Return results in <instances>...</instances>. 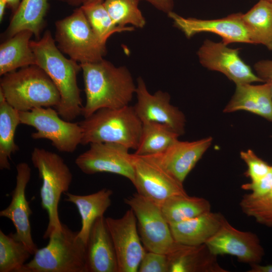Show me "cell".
<instances>
[{
  "instance_id": "20",
  "label": "cell",
  "mask_w": 272,
  "mask_h": 272,
  "mask_svg": "<svg viewBox=\"0 0 272 272\" xmlns=\"http://www.w3.org/2000/svg\"><path fill=\"white\" fill-rule=\"evenodd\" d=\"M169 272H227L206 244L191 246L178 243L167 254Z\"/></svg>"
},
{
  "instance_id": "42",
  "label": "cell",
  "mask_w": 272,
  "mask_h": 272,
  "mask_svg": "<svg viewBox=\"0 0 272 272\" xmlns=\"http://www.w3.org/2000/svg\"><path fill=\"white\" fill-rule=\"evenodd\" d=\"M70 5H77L82 4L84 0H65Z\"/></svg>"
},
{
  "instance_id": "14",
  "label": "cell",
  "mask_w": 272,
  "mask_h": 272,
  "mask_svg": "<svg viewBox=\"0 0 272 272\" xmlns=\"http://www.w3.org/2000/svg\"><path fill=\"white\" fill-rule=\"evenodd\" d=\"M134 111L143 122H157L167 125L180 136L185 132L186 119L178 108L170 104L169 94L161 90L151 94L144 80L137 79Z\"/></svg>"
},
{
  "instance_id": "25",
  "label": "cell",
  "mask_w": 272,
  "mask_h": 272,
  "mask_svg": "<svg viewBox=\"0 0 272 272\" xmlns=\"http://www.w3.org/2000/svg\"><path fill=\"white\" fill-rule=\"evenodd\" d=\"M242 19L252 44H260L272 51V2L259 0Z\"/></svg>"
},
{
  "instance_id": "15",
  "label": "cell",
  "mask_w": 272,
  "mask_h": 272,
  "mask_svg": "<svg viewBox=\"0 0 272 272\" xmlns=\"http://www.w3.org/2000/svg\"><path fill=\"white\" fill-rule=\"evenodd\" d=\"M216 255L228 254L236 257L241 262L258 263L264 254L257 236L242 231L232 226L225 219L217 232L205 243Z\"/></svg>"
},
{
  "instance_id": "41",
  "label": "cell",
  "mask_w": 272,
  "mask_h": 272,
  "mask_svg": "<svg viewBox=\"0 0 272 272\" xmlns=\"http://www.w3.org/2000/svg\"><path fill=\"white\" fill-rule=\"evenodd\" d=\"M8 5L6 0H0V20L3 19L5 8Z\"/></svg>"
},
{
  "instance_id": "7",
  "label": "cell",
  "mask_w": 272,
  "mask_h": 272,
  "mask_svg": "<svg viewBox=\"0 0 272 272\" xmlns=\"http://www.w3.org/2000/svg\"><path fill=\"white\" fill-rule=\"evenodd\" d=\"M58 48L70 58L80 63L98 61L106 53L81 8L55 23Z\"/></svg>"
},
{
  "instance_id": "16",
  "label": "cell",
  "mask_w": 272,
  "mask_h": 272,
  "mask_svg": "<svg viewBox=\"0 0 272 272\" xmlns=\"http://www.w3.org/2000/svg\"><path fill=\"white\" fill-rule=\"evenodd\" d=\"M212 142L211 137L190 142L178 140L159 153L142 157L153 162L175 179L183 183Z\"/></svg>"
},
{
  "instance_id": "26",
  "label": "cell",
  "mask_w": 272,
  "mask_h": 272,
  "mask_svg": "<svg viewBox=\"0 0 272 272\" xmlns=\"http://www.w3.org/2000/svg\"><path fill=\"white\" fill-rule=\"evenodd\" d=\"M48 1L22 0L11 20L7 35L11 38L20 31L29 30L39 38L48 7Z\"/></svg>"
},
{
  "instance_id": "30",
  "label": "cell",
  "mask_w": 272,
  "mask_h": 272,
  "mask_svg": "<svg viewBox=\"0 0 272 272\" xmlns=\"http://www.w3.org/2000/svg\"><path fill=\"white\" fill-rule=\"evenodd\" d=\"M80 7L93 31L103 43L114 33L134 30L133 27L121 28L112 21L103 0H84Z\"/></svg>"
},
{
  "instance_id": "5",
  "label": "cell",
  "mask_w": 272,
  "mask_h": 272,
  "mask_svg": "<svg viewBox=\"0 0 272 272\" xmlns=\"http://www.w3.org/2000/svg\"><path fill=\"white\" fill-rule=\"evenodd\" d=\"M31 159L42 181L40 189L41 205L48 216L43 238L48 239L53 233L62 229L58 206L62 194L68 192L73 174L60 156L43 148H34Z\"/></svg>"
},
{
  "instance_id": "39",
  "label": "cell",
  "mask_w": 272,
  "mask_h": 272,
  "mask_svg": "<svg viewBox=\"0 0 272 272\" xmlns=\"http://www.w3.org/2000/svg\"><path fill=\"white\" fill-rule=\"evenodd\" d=\"M249 272H272V265H261L258 263L250 264Z\"/></svg>"
},
{
  "instance_id": "36",
  "label": "cell",
  "mask_w": 272,
  "mask_h": 272,
  "mask_svg": "<svg viewBox=\"0 0 272 272\" xmlns=\"http://www.w3.org/2000/svg\"><path fill=\"white\" fill-rule=\"evenodd\" d=\"M272 187V169L271 171L262 179L251 181L241 185V188L246 190H250L254 195H261L268 192Z\"/></svg>"
},
{
  "instance_id": "23",
  "label": "cell",
  "mask_w": 272,
  "mask_h": 272,
  "mask_svg": "<svg viewBox=\"0 0 272 272\" xmlns=\"http://www.w3.org/2000/svg\"><path fill=\"white\" fill-rule=\"evenodd\" d=\"M111 189L104 188L96 192L87 195H78L68 192L64 193V200L75 205L81 218V228L78 236L86 244L91 229L95 221L104 216L111 206Z\"/></svg>"
},
{
  "instance_id": "19",
  "label": "cell",
  "mask_w": 272,
  "mask_h": 272,
  "mask_svg": "<svg viewBox=\"0 0 272 272\" xmlns=\"http://www.w3.org/2000/svg\"><path fill=\"white\" fill-rule=\"evenodd\" d=\"M86 272H118L115 248L104 216L95 221L86 244Z\"/></svg>"
},
{
  "instance_id": "6",
  "label": "cell",
  "mask_w": 272,
  "mask_h": 272,
  "mask_svg": "<svg viewBox=\"0 0 272 272\" xmlns=\"http://www.w3.org/2000/svg\"><path fill=\"white\" fill-rule=\"evenodd\" d=\"M46 246L37 249L20 272H86V243L62 224Z\"/></svg>"
},
{
  "instance_id": "34",
  "label": "cell",
  "mask_w": 272,
  "mask_h": 272,
  "mask_svg": "<svg viewBox=\"0 0 272 272\" xmlns=\"http://www.w3.org/2000/svg\"><path fill=\"white\" fill-rule=\"evenodd\" d=\"M240 155L241 159L247 166L245 175L250 178L251 181H256L262 179L272 169V166L269 165L259 158L251 150L241 151Z\"/></svg>"
},
{
  "instance_id": "12",
  "label": "cell",
  "mask_w": 272,
  "mask_h": 272,
  "mask_svg": "<svg viewBox=\"0 0 272 272\" xmlns=\"http://www.w3.org/2000/svg\"><path fill=\"white\" fill-rule=\"evenodd\" d=\"M137 193L160 206L170 197L187 194L181 183L153 162L133 154Z\"/></svg>"
},
{
  "instance_id": "21",
  "label": "cell",
  "mask_w": 272,
  "mask_h": 272,
  "mask_svg": "<svg viewBox=\"0 0 272 272\" xmlns=\"http://www.w3.org/2000/svg\"><path fill=\"white\" fill-rule=\"evenodd\" d=\"M244 110L259 115L272 122V93L270 85L244 83L236 85L235 92L223 112Z\"/></svg>"
},
{
  "instance_id": "17",
  "label": "cell",
  "mask_w": 272,
  "mask_h": 272,
  "mask_svg": "<svg viewBox=\"0 0 272 272\" xmlns=\"http://www.w3.org/2000/svg\"><path fill=\"white\" fill-rule=\"evenodd\" d=\"M174 25L190 38L201 32H210L220 36L222 42L228 45L233 43H251L250 37L242 19V14H232L217 19L202 20L184 18L172 11L167 14Z\"/></svg>"
},
{
  "instance_id": "9",
  "label": "cell",
  "mask_w": 272,
  "mask_h": 272,
  "mask_svg": "<svg viewBox=\"0 0 272 272\" xmlns=\"http://www.w3.org/2000/svg\"><path fill=\"white\" fill-rule=\"evenodd\" d=\"M124 201L135 216L138 232L146 249L165 254L171 252L178 243L160 206L138 193Z\"/></svg>"
},
{
  "instance_id": "28",
  "label": "cell",
  "mask_w": 272,
  "mask_h": 272,
  "mask_svg": "<svg viewBox=\"0 0 272 272\" xmlns=\"http://www.w3.org/2000/svg\"><path fill=\"white\" fill-rule=\"evenodd\" d=\"M163 215L170 224L180 222L211 211L206 199L188 194L177 195L167 199L159 206Z\"/></svg>"
},
{
  "instance_id": "2",
  "label": "cell",
  "mask_w": 272,
  "mask_h": 272,
  "mask_svg": "<svg viewBox=\"0 0 272 272\" xmlns=\"http://www.w3.org/2000/svg\"><path fill=\"white\" fill-rule=\"evenodd\" d=\"M30 46L36 65L47 74L59 93L60 101L55 107L59 115L70 121L82 115L83 106L77 81L80 64L61 53L49 31L38 40H31Z\"/></svg>"
},
{
  "instance_id": "24",
  "label": "cell",
  "mask_w": 272,
  "mask_h": 272,
  "mask_svg": "<svg viewBox=\"0 0 272 272\" xmlns=\"http://www.w3.org/2000/svg\"><path fill=\"white\" fill-rule=\"evenodd\" d=\"M33 33L20 31L0 46V75L16 71L20 67L36 65L35 55L30 46Z\"/></svg>"
},
{
  "instance_id": "8",
  "label": "cell",
  "mask_w": 272,
  "mask_h": 272,
  "mask_svg": "<svg viewBox=\"0 0 272 272\" xmlns=\"http://www.w3.org/2000/svg\"><path fill=\"white\" fill-rule=\"evenodd\" d=\"M21 124L36 129L31 136L34 140L47 139L58 151L73 153L81 144L83 130L79 123L63 119L50 107H40L19 112Z\"/></svg>"
},
{
  "instance_id": "31",
  "label": "cell",
  "mask_w": 272,
  "mask_h": 272,
  "mask_svg": "<svg viewBox=\"0 0 272 272\" xmlns=\"http://www.w3.org/2000/svg\"><path fill=\"white\" fill-rule=\"evenodd\" d=\"M31 255L27 247L13 233L6 235L0 230V272H20Z\"/></svg>"
},
{
  "instance_id": "22",
  "label": "cell",
  "mask_w": 272,
  "mask_h": 272,
  "mask_svg": "<svg viewBox=\"0 0 272 272\" xmlns=\"http://www.w3.org/2000/svg\"><path fill=\"white\" fill-rule=\"evenodd\" d=\"M226 218L219 213L205 212L192 218L170 224L175 241L191 246L205 244L221 227Z\"/></svg>"
},
{
  "instance_id": "3",
  "label": "cell",
  "mask_w": 272,
  "mask_h": 272,
  "mask_svg": "<svg viewBox=\"0 0 272 272\" xmlns=\"http://www.w3.org/2000/svg\"><path fill=\"white\" fill-rule=\"evenodd\" d=\"M0 91L19 112L40 107H56L60 96L47 74L37 65L22 67L3 76Z\"/></svg>"
},
{
  "instance_id": "40",
  "label": "cell",
  "mask_w": 272,
  "mask_h": 272,
  "mask_svg": "<svg viewBox=\"0 0 272 272\" xmlns=\"http://www.w3.org/2000/svg\"><path fill=\"white\" fill-rule=\"evenodd\" d=\"M21 0H6L8 6L12 9L14 13L19 7Z\"/></svg>"
},
{
  "instance_id": "10",
  "label": "cell",
  "mask_w": 272,
  "mask_h": 272,
  "mask_svg": "<svg viewBox=\"0 0 272 272\" xmlns=\"http://www.w3.org/2000/svg\"><path fill=\"white\" fill-rule=\"evenodd\" d=\"M79 155L75 164L86 174L109 173L134 180L133 154L125 146L115 143H94Z\"/></svg>"
},
{
  "instance_id": "27",
  "label": "cell",
  "mask_w": 272,
  "mask_h": 272,
  "mask_svg": "<svg viewBox=\"0 0 272 272\" xmlns=\"http://www.w3.org/2000/svg\"><path fill=\"white\" fill-rule=\"evenodd\" d=\"M21 124L19 111L10 105L0 91V169L10 170L11 156L19 150L15 141L17 126Z\"/></svg>"
},
{
  "instance_id": "35",
  "label": "cell",
  "mask_w": 272,
  "mask_h": 272,
  "mask_svg": "<svg viewBox=\"0 0 272 272\" xmlns=\"http://www.w3.org/2000/svg\"><path fill=\"white\" fill-rule=\"evenodd\" d=\"M139 272H169L167 254L147 251L140 263Z\"/></svg>"
},
{
  "instance_id": "29",
  "label": "cell",
  "mask_w": 272,
  "mask_h": 272,
  "mask_svg": "<svg viewBox=\"0 0 272 272\" xmlns=\"http://www.w3.org/2000/svg\"><path fill=\"white\" fill-rule=\"evenodd\" d=\"M179 137L166 124L157 122H143L140 142L134 154L142 156L159 153L177 141Z\"/></svg>"
},
{
  "instance_id": "33",
  "label": "cell",
  "mask_w": 272,
  "mask_h": 272,
  "mask_svg": "<svg viewBox=\"0 0 272 272\" xmlns=\"http://www.w3.org/2000/svg\"><path fill=\"white\" fill-rule=\"evenodd\" d=\"M240 206L245 215L254 218L257 222L272 226V187L261 195H254L251 193L244 194Z\"/></svg>"
},
{
  "instance_id": "32",
  "label": "cell",
  "mask_w": 272,
  "mask_h": 272,
  "mask_svg": "<svg viewBox=\"0 0 272 272\" xmlns=\"http://www.w3.org/2000/svg\"><path fill=\"white\" fill-rule=\"evenodd\" d=\"M138 0H105L104 6L113 23L124 28L131 25L142 28L146 20L138 8Z\"/></svg>"
},
{
  "instance_id": "38",
  "label": "cell",
  "mask_w": 272,
  "mask_h": 272,
  "mask_svg": "<svg viewBox=\"0 0 272 272\" xmlns=\"http://www.w3.org/2000/svg\"><path fill=\"white\" fill-rule=\"evenodd\" d=\"M149 2L158 10L168 14L172 11L173 8V0H138Z\"/></svg>"
},
{
  "instance_id": "37",
  "label": "cell",
  "mask_w": 272,
  "mask_h": 272,
  "mask_svg": "<svg viewBox=\"0 0 272 272\" xmlns=\"http://www.w3.org/2000/svg\"><path fill=\"white\" fill-rule=\"evenodd\" d=\"M256 75L270 84L272 93V60H262L254 65Z\"/></svg>"
},
{
  "instance_id": "4",
  "label": "cell",
  "mask_w": 272,
  "mask_h": 272,
  "mask_svg": "<svg viewBox=\"0 0 272 272\" xmlns=\"http://www.w3.org/2000/svg\"><path fill=\"white\" fill-rule=\"evenodd\" d=\"M79 123L83 130L81 145L115 143L135 150L138 147L142 122L133 106L100 109Z\"/></svg>"
},
{
  "instance_id": "11",
  "label": "cell",
  "mask_w": 272,
  "mask_h": 272,
  "mask_svg": "<svg viewBox=\"0 0 272 272\" xmlns=\"http://www.w3.org/2000/svg\"><path fill=\"white\" fill-rule=\"evenodd\" d=\"M116 255L118 272H137L147 251L142 244L137 221L130 209L118 219L105 218Z\"/></svg>"
},
{
  "instance_id": "43",
  "label": "cell",
  "mask_w": 272,
  "mask_h": 272,
  "mask_svg": "<svg viewBox=\"0 0 272 272\" xmlns=\"http://www.w3.org/2000/svg\"><path fill=\"white\" fill-rule=\"evenodd\" d=\"M267 1L272 2V0H267Z\"/></svg>"
},
{
  "instance_id": "13",
  "label": "cell",
  "mask_w": 272,
  "mask_h": 272,
  "mask_svg": "<svg viewBox=\"0 0 272 272\" xmlns=\"http://www.w3.org/2000/svg\"><path fill=\"white\" fill-rule=\"evenodd\" d=\"M197 55L203 66L222 73L236 85L264 83L241 59L238 49L229 48L223 42L206 39L199 48Z\"/></svg>"
},
{
  "instance_id": "1",
  "label": "cell",
  "mask_w": 272,
  "mask_h": 272,
  "mask_svg": "<svg viewBox=\"0 0 272 272\" xmlns=\"http://www.w3.org/2000/svg\"><path fill=\"white\" fill-rule=\"evenodd\" d=\"M80 65L86 94V103L82 112L84 118L100 109H115L128 105L137 87L125 66H115L103 59L80 63Z\"/></svg>"
},
{
  "instance_id": "18",
  "label": "cell",
  "mask_w": 272,
  "mask_h": 272,
  "mask_svg": "<svg viewBox=\"0 0 272 272\" xmlns=\"http://www.w3.org/2000/svg\"><path fill=\"white\" fill-rule=\"evenodd\" d=\"M16 170V184L11 193V202L0 212V216L12 221L16 229L14 237L23 242L34 255L38 247L32 239L30 222L32 212L25 193L31 178V169L27 163L21 162L17 165Z\"/></svg>"
}]
</instances>
